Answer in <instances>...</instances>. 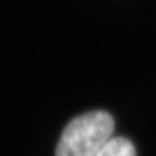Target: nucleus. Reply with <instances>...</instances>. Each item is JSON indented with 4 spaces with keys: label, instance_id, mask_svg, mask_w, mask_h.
I'll list each match as a JSON object with an SVG mask.
<instances>
[{
    "label": "nucleus",
    "instance_id": "nucleus-1",
    "mask_svg": "<svg viewBox=\"0 0 156 156\" xmlns=\"http://www.w3.org/2000/svg\"><path fill=\"white\" fill-rule=\"evenodd\" d=\"M115 122L107 112L95 111L72 120L62 131L56 156H96L113 136Z\"/></svg>",
    "mask_w": 156,
    "mask_h": 156
},
{
    "label": "nucleus",
    "instance_id": "nucleus-2",
    "mask_svg": "<svg viewBox=\"0 0 156 156\" xmlns=\"http://www.w3.org/2000/svg\"><path fill=\"white\" fill-rule=\"evenodd\" d=\"M96 156H136L133 143L124 136H112Z\"/></svg>",
    "mask_w": 156,
    "mask_h": 156
}]
</instances>
